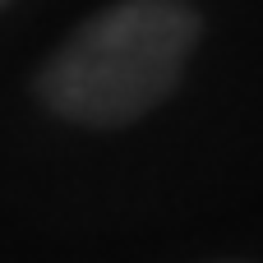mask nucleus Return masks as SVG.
<instances>
[{
    "label": "nucleus",
    "instance_id": "f257e3e1",
    "mask_svg": "<svg viewBox=\"0 0 263 263\" xmlns=\"http://www.w3.org/2000/svg\"><path fill=\"white\" fill-rule=\"evenodd\" d=\"M199 32L185 0H120L65 37L37 74V97L88 129L129 125L176 92Z\"/></svg>",
    "mask_w": 263,
    "mask_h": 263
},
{
    "label": "nucleus",
    "instance_id": "f03ea898",
    "mask_svg": "<svg viewBox=\"0 0 263 263\" xmlns=\"http://www.w3.org/2000/svg\"><path fill=\"white\" fill-rule=\"evenodd\" d=\"M0 5H5V0H0Z\"/></svg>",
    "mask_w": 263,
    "mask_h": 263
}]
</instances>
